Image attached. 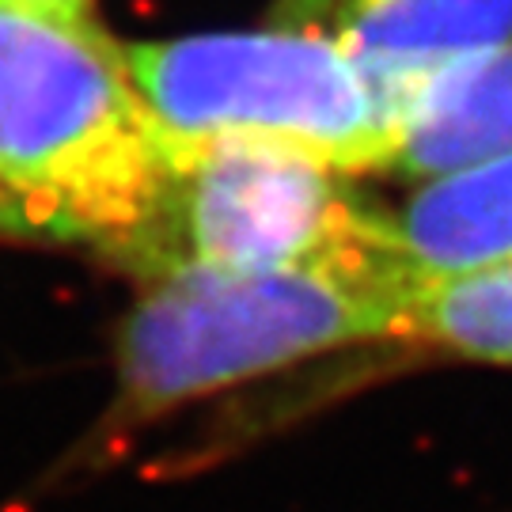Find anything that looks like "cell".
<instances>
[{
	"label": "cell",
	"mask_w": 512,
	"mask_h": 512,
	"mask_svg": "<svg viewBox=\"0 0 512 512\" xmlns=\"http://www.w3.org/2000/svg\"><path fill=\"white\" fill-rule=\"evenodd\" d=\"M368 217L342 171L293 145L239 133L164 141L160 190L118 258L145 277L274 270L338 251Z\"/></svg>",
	"instance_id": "277c9868"
},
{
	"label": "cell",
	"mask_w": 512,
	"mask_h": 512,
	"mask_svg": "<svg viewBox=\"0 0 512 512\" xmlns=\"http://www.w3.org/2000/svg\"><path fill=\"white\" fill-rule=\"evenodd\" d=\"M330 38H338L391 126L421 80L459 57L512 42V0H323Z\"/></svg>",
	"instance_id": "5b68a950"
},
{
	"label": "cell",
	"mask_w": 512,
	"mask_h": 512,
	"mask_svg": "<svg viewBox=\"0 0 512 512\" xmlns=\"http://www.w3.org/2000/svg\"><path fill=\"white\" fill-rule=\"evenodd\" d=\"M0 236H4V217H0Z\"/></svg>",
	"instance_id": "30bf717a"
},
{
	"label": "cell",
	"mask_w": 512,
	"mask_h": 512,
	"mask_svg": "<svg viewBox=\"0 0 512 512\" xmlns=\"http://www.w3.org/2000/svg\"><path fill=\"white\" fill-rule=\"evenodd\" d=\"M406 334L463 357L512 365V262L425 277L406 311Z\"/></svg>",
	"instance_id": "ba28073f"
},
{
	"label": "cell",
	"mask_w": 512,
	"mask_h": 512,
	"mask_svg": "<svg viewBox=\"0 0 512 512\" xmlns=\"http://www.w3.org/2000/svg\"><path fill=\"white\" fill-rule=\"evenodd\" d=\"M164 179V137L126 46L88 19L0 0V217L4 236L88 239L114 255Z\"/></svg>",
	"instance_id": "7a4b0ae2"
},
{
	"label": "cell",
	"mask_w": 512,
	"mask_h": 512,
	"mask_svg": "<svg viewBox=\"0 0 512 512\" xmlns=\"http://www.w3.org/2000/svg\"><path fill=\"white\" fill-rule=\"evenodd\" d=\"M512 152V42L421 80L395 122L391 164L437 179Z\"/></svg>",
	"instance_id": "8992f818"
},
{
	"label": "cell",
	"mask_w": 512,
	"mask_h": 512,
	"mask_svg": "<svg viewBox=\"0 0 512 512\" xmlns=\"http://www.w3.org/2000/svg\"><path fill=\"white\" fill-rule=\"evenodd\" d=\"M122 330L118 418L148 421L315 353L406 334L425 277L395 247L387 213L338 251L274 270H171Z\"/></svg>",
	"instance_id": "6da1fadb"
},
{
	"label": "cell",
	"mask_w": 512,
	"mask_h": 512,
	"mask_svg": "<svg viewBox=\"0 0 512 512\" xmlns=\"http://www.w3.org/2000/svg\"><path fill=\"white\" fill-rule=\"evenodd\" d=\"M129 76L164 141L266 137L342 175L391 164L395 126L365 69L315 27L126 46Z\"/></svg>",
	"instance_id": "3957f363"
},
{
	"label": "cell",
	"mask_w": 512,
	"mask_h": 512,
	"mask_svg": "<svg viewBox=\"0 0 512 512\" xmlns=\"http://www.w3.org/2000/svg\"><path fill=\"white\" fill-rule=\"evenodd\" d=\"M4 4H16V8L57 19H88V8H92V0H4Z\"/></svg>",
	"instance_id": "9c48e42d"
},
{
	"label": "cell",
	"mask_w": 512,
	"mask_h": 512,
	"mask_svg": "<svg viewBox=\"0 0 512 512\" xmlns=\"http://www.w3.org/2000/svg\"><path fill=\"white\" fill-rule=\"evenodd\" d=\"M391 239L421 277L512 262V152L437 175L387 217Z\"/></svg>",
	"instance_id": "52a82bcc"
}]
</instances>
